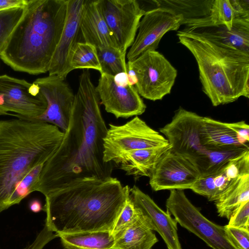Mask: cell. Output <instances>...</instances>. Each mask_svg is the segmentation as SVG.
I'll use <instances>...</instances> for the list:
<instances>
[{"mask_svg":"<svg viewBox=\"0 0 249 249\" xmlns=\"http://www.w3.org/2000/svg\"><path fill=\"white\" fill-rule=\"evenodd\" d=\"M249 201V174L233 181L215 201L218 216L229 219L244 203Z\"/></svg>","mask_w":249,"mask_h":249,"instance_id":"603a6c76","label":"cell"},{"mask_svg":"<svg viewBox=\"0 0 249 249\" xmlns=\"http://www.w3.org/2000/svg\"><path fill=\"white\" fill-rule=\"evenodd\" d=\"M249 201L242 205L229 219L228 226L249 230Z\"/></svg>","mask_w":249,"mask_h":249,"instance_id":"836d02e7","label":"cell"},{"mask_svg":"<svg viewBox=\"0 0 249 249\" xmlns=\"http://www.w3.org/2000/svg\"><path fill=\"white\" fill-rule=\"evenodd\" d=\"M226 234L236 249H249V230L225 226Z\"/></svg>","mask_w":249,"mask_h":249,"instance_id":"d6a6232c","label":"cell"},{"mask_svg":"<svg viewBox=\"0 0 249 249\" xmlns=\"http://www.w3.org/2000/svg\"><path fill=\"white\" fill-rule=\"evenodd\" d=\"M45 97L47 106L36 121L53 124L65 132L67 129L73 107L74 94L65 79L56 75L39 78L34 82Z\"/></svg>","mask_w":249,"mask_h":249,"instance_id":"5bb4252c","label":"cell"},{"mask_svg":"<svg viewBox=\"0 0 249 249\" xmlns=\"http://www.w3.org/2000/svg\"><path fill=\"white\" fill-rule=\"evenodd\" d=\"M182 16L170 9L156 7L146 10L139 23L138 34L126 54L132 61L147 51H156L162 37L177 31L183 24Z\"/></svg>","mask_w":249,"mask_h":249,"instance_id":"8fae6325","label":"cell"},{"mask_svg":"<svg viewBox=\"0 0 249 249\" xmlns=\"http://www.w3.org/2000/svg\"><path fill=\"white\" fill-rule=\"evenodd\" d=\"M86 0H68L66 21L59 43L53 56L49 75L66 79L72 71L70 59L80 32V22Z\"/></svg>","mask_w":249,"mask_h":249,"instance_id":"2e32d148","label":"cell"},{"mask_svg":"<svg viewBox=\"0 0 249 249\" xmlns=\"http://www.w3.org/2000/svg\"><path fill=\"white\" fill-rule=\"evenodd\" d=\"M200 175L193 159L170 150L153 170L149 184L155 191L191 189Z\"/></svg>","mask_w":249,"mask_h":249,"instance_id":"7c38bea8","label":"cell"},{"mask_svg":"<svg viewBox=\"0 0 249 249\" xmlns=\"http://www.w3.org/2000/svg\"><path fill=\"white\" fill-rule=\"evenodd\" d=\"M71 70L92 69L101 72L97 49L85 42H77L72 51L70 59Z\"/></svg>","mask_w":249,"mask_h":249,"instance_id":"f1b7e54d","label":"cell"},{"mask_svg":"<svg viewBox=\"0 0 249 249\" xmlns=\"http://www.w3.org/2000/svg\"><path fill=\"white\" fill-rule=\"evenodd\" d=\"M101 72L115 76L122 72H127L126 54L119 48L105 47L97 49Z\"/></svg>","mask_w":249,"mask_h":249,"instance_id":"83f0119b","label":"cell"},{"mask_svg":"<svg viewBox=\"0 0 249 249\" xmlns=\"http://www.w3.org/2000/svg\"><path fill=\"white\" fill-rule=\"evenodd\" d=\"M46 100L34 82L7 75H0V112L36 121L46 110Z\"/></svg>","mask_w":249,"mask_h":249,"instance_id":"9c48e42d","label":"cell"},{"mask_svg":"<svg viewBox=\"0 0 249 249\" xmlns=\"http://www.w3.org/2000/svg\"><path fill=\"white\" fill-rule=\"evenodd\" d=\"M44 163L39 164L33 168L21 180L9 201V207L19 204L23 199L33 192V188L38 180Z\"/></svg>","mask_w":249,"mask_h":249,"instance_id":"4dcf8cb0","label":"cell"},{"mask_svg":"<svg viewBox=\"0 0 249 249\" xmlns=\"http://www.w3.org/2000/svg\"><path fill=\"white\" fill-rule=\"evenodd\" d=\"M141 212L135 206L128 193L125 204L112 231L114 235L133 223L140 216Z\"/></svg>","mask_w":249,"mask_h":249,"instance_id":"1f68e13d","label":"cell"},{"mask_svg":"<svg viewBox=\"0 0 249 249\" xmlns=\"http://www.w3.org/2000/svg\"><path fill=\"white\" fill-rule=\"evenodd\" d=\"M80 32L84 42L97 49L105 47L118 48L102 14L98 0H86L80 22Z\"/></svg>","mask_w":249,"mask_h":249,"instance_id":"ac0fdd59","label":"cell"},{"mask_svg":"<svg viewBox=\"0 0 249 249\" xmlns=\"http://www.w3.org/2000/svg\"><path fill=\"white\" fill-rule=\"evenodd\" d=\"M166 207L178 223L212 249H236L229 240L225 226L216 224L204 216L183 190H171Z\"/></svg>","mask_w":249,"mask_h":249,"instance_id":"8992f818","label":"cell"},{"mask_svg":"<svg viewBox=\"0 0 249 249\" xmlns=\"http://www.w3.org/2000/svg\"><path fill=\"white\" fill-rule=\"evenodd\" d=\"M226 124L234 132L241 144L249 146V126L245 122L226 123Z\"/></svg>","mask_w":249,"mask_h":249,"instance_id":"e575fe53","label":"cell"},{"mask_svg":"<svg viewBox=\"0 0 249 249\" xmlns=\"http://www.w3.org/2000/svg\"><path fill=\"white\" fill-rule=\"evenodd\" d=\"M171 149L169 144L129 151L120 156L113 163L135 179L142 177L149 178L158 162Z\"/></svg>","mask_w":249,"mask_h":249,"instance_id":"ffe728a7","label":"cell"},{"mask_svg":"<svg viewBox=\"0 0 249 249\" xmlns=\"http://www.w3.org/2000/svg\"><path fill=\"white\" fill-rule=\"evenodd\" d=\"M240 17L231 0H213L209 16L196 21L185 27L197 28L223 25L231 30L234 19Z\"/></svg>","mask_w":249,"mask_h":249,"instance_id":"4316f807","label":"cell"},{"mask_svg":"<svg viewBox=\"0 0 249 249\" xmlns=\"http://www.w3.org/2000/svg\"><path fill=\"white\" fill-rule=\"evenodd\" d=\"M96 88L100 104L116 118H128L143 114L146 106L136 87L116 83L113 76L101 73Z\"/></svg>","mask_w":249,"mask_h":249,"instance_id":"9a60e30c","label":"cell"},{"mask_svg":"<svg viewBox=\"0 0 249 249\" xmlns=\"http://www.w3.org/2000/svg\"><path fill=\"white\" fill-rule=\"evenodd\" d=\"M185 28L207 39L249 54V17L236 18L231 30L223 25Z\"/></svg>","mask_w":249,"mask_h":249,"instance_id":"d6986e66","label":"cell"},{"mask_svg":"<svg viewBox=\"0 0 249 249\" xmlns=\"http://www.w3.org/2000/svg\"><path fill=\"white\" fill-rule=\"evenodd\" d=\"M67 13L68 0H28L0 59L16 71L34 75L48 71Z\"/></svg>","mask_w":249,"mask_h":249,"instance_id":"3957f363","label":"cell"},{"mask_svg":"<svg viewBox=\"0 0 249 249\" xmlns=\"http://www.w3.org/2000/svg\"><path fill=\"white\" fill-rule=\"evenodd\" d=\"M152 2L156 7H163L171 10L182 16L183 25L187 26L196 21L208 17L213 0H154Z\"/></svg>","mask_w":249,"mask_h":249,"instance_id":"d4e9b609","label":"cell"},{"mask_svg":"<svg viewBox=\"0 0 249 249\" xmlns=\"http://www.w3.org/2000/svg\"><path fill=\"white\" fill-rule=\"evenodd\" d=\"M100 105L90 72L84 70L63 140L44 164L33 192L45 196L79 179L111 177L114 164L104 160V139L107 127Z\"/></svg>","mask_w":249,"mask_h":249,"instance_id":"6da1fadb","label":"cell"},{"mask_svg":"<svg viewBox=\"0 0 249 249\" xmlns=\"http://www.w3.org/2000/svg\"><path fill=\"white\" fill-rule=\"evenodd\" d=\"M28 206L30 210L34 213H38L43 210L41 201L36 198L31 200Z\"/></svg>","mask_w":249,"mask_h":249,"instance_id":"8d00e7d4","label":"cell"},{"mask_svg":"<svg viewBox=\"0 0 249 249\" xmlns=\"http://www.w3.org/2000/svg\"><path fill=\"white\" fill-rule=\"evenodd\" d=\"M129 195L135 206L149 220L164 242L167 249H182L178 234V222L168 211H164L138 187L130 188Z\"/></svg>","mask_w":249,"mask_h":249,"instance_id":"e0dca14e","label":"cell"},{"mask_svg":"<svg viewBox=\"0 0 249 249\" xmlns=\"http://www.w3.org/2000/svg\"><path fill=\"white\" fill-rule=\"evenodd\" d=\"M26 6L0 11V53L24 14Z\"/></svg>","mask_w":249,"mask_h":249,"instance_id":"f546056e","label":"cell"},{"mask_svg":"<svg viewBox=\"0 0 249 249\" xmlns=\"http://www.w3.org/2000/svg\"><path fill=\"white\" fill-rule=\"evenodd\" d=\"M148 219L141 213L133 223L114 235L112 249H152L159 241Z\"/></svg>","mask_w":249,"mask_h":249,"instance_id":"44dd1931","label":"cell"},{"mask_svg":"<svg viewBox=\"0 0 249 249\" xmlns=\"http://www.w3.org/2000/svg\"><path fill=\"white\" fill-rule=\"evenodd\" d=\"M104 139V160L113 163L124 153L169 144L166 139L138 116L122 125L109 124Z\"/></svg>","mask_w":249,"mask_h":249,"instance_id":"ba28073f","label":"cell"},{"mask_svg":"<svg viewBox=\"0 0 249 249\" xmlns=\"http://www.w3.org/2000/svg\"><path fill=\"white\" fill-rule=\"evenodd\" d=\"M203 117L180 107L171 121L160 129L165 136L173 152L193 159L204 152L200 130Z\"/></svg>","mask_w":249,"mask_h":249,"instance_id":"4fadbf2b","label":"cell"},{"mask_svg":"<svg viewBox=\"0 0 249 249\" xmlns=\"http://www.w3.org/2000/svg\"><path fill=\"white\" fill-rule=\"evenodd\" d=\"M114 79L116 83L119 85L125 86L128 85L127 72H122L115 75Z\"/></svg>","mask_w":249,"mask_h":249,"instance_id":"74e56055","label":"cell"},{"mask_svg":"<svg viewBox=\"0 0 249 249\" xmlns=\"http://www.w3.org/2000/svg\"><path fill=\"white\" fill-rule=\"evenodd\" d=\"M248 147L227 149H206L195 160L201 175L208 174L219 170L231 160L241 155Z\"/></svg>","mask_w":249,"mask_h":249,"instance_id":"484cf974","label":"cell"},{"mask_svg":"<svg viewBox=\"0 0 249 249\" xmlns=\"http://www.w3.org/2000/svg\"><path fill=\"white\" fill-rule=\"evenodd\" d=\"M57 237L65 249H112L115 241L109 231L63 233Z\"/></svg>","mask_w":249,"mask_h":249,"instance_id":"cb8c5ba5","label":"cell"},{"mask_svg":"<svg viewBox=\"0 0 249 249\" xmlns=\"http://www.w3.org/2000/svg\"><path fill=\"white\" fill-rule=\"evenodd\" d=\"M179 43L197 64L204 93L218 106L249 97V54L207 39L186 28L177 34Z\"/></svg>","mask_w":249,"mask_h":249,"instance_id":"5b68a950","label":"cell"},{"mask_svg":"<svg viewBox=\"0 0 249 249\" xmlns=\"http://www.w3.org/2000/svg\"><path fill=\"white\" fill-rule=\"evenodd\" d=\"M202 144L207 149H227L243 145L239 142L234 132L226 123L203 117L200 130Z\"/></svg>","mask_w":249,"mask_h":249,"instance_id":"7402d4cb","label":"cell"},{"mask_svg":"<svg viewBox=\"0 0 249 249\" xmlns=\"http://www.w3.org/2000/svg\"><path fill=\"white\" fill-rule=\"evenodd\" d=\"M99 6L119 49L126 54L145 11L136 0H98Z\"/></svg>","mask_w":249,"mask_h":249,"instance_id":"30bf717a","label":"cell"},{"mask_svg":"<svg viewBox=\"0 0 249 249\" xmlns=\"http://www.w3.org/2000/svg\"><path fill=\"white\" fill-rule=\"evenodd\" d=\"M28 0H0V11L25 6Z\"/></svg>","mask_w":249,"mask_h":249,"instance_id":"d590c367","label":"cell"},{"mask_svg":"<svg viewBox=\"0 0 249 249\" xmlns=\"http://www.w3.org/2000/svg\"><path fill=\"white\" fill-rule=\"evenodd\" d=\"M112 176L86 178L45 196V225L57 235L101 231L112 232L129 191Z\"/></svg>","mask_w":249,"mask_h":249,"instance_id":"7a4b0ae2","label":"cell"},{"mask_svg":"<svg viewBox=\"0 0 249 249\" xmlns=\"http://www.w3.org/2000/svg\"><path fill=\"white\" fill-rule=\"evenodd\" d=\"M126 66L134 72L135 87L144 98L155 101L170 93L177 71L159 52L147 51L135 59L128 61Z\"/></svg>","mask_w":249,"mask_h":249,"instance_id":"52a82bcc","label":"cell"},{"mask_svg":"<svg viewBox=\"0 0 249 249\" xmlns=\"http://www.w3.org/2000/svg\"><path fill=\"white\" fill-rule=\"evenodd\" d=\"M64 133L49 123L24 119L0 120V213L18 185L56 151Z\"/></svg>","mask_w":249,"mask_h":249,"instance_id":"277c9868","label":"cell"}]
</instances>
